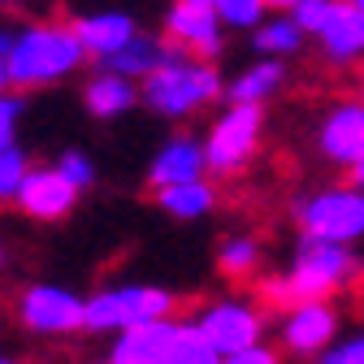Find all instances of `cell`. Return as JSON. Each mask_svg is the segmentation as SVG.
<instances>
[{
	"label": "cell",
	"instance_id": "8992f818",
	"mask_svg": "<svg viewBox=\"0 0 364 364\" xmlns=\"http://www.w3.org/2000/svg\"><path fill=\"white\" fill-rule=\"evenodd\" d=\"M200 144H204L208 178H239L256 161V152L264 144V109L260 105H230V100H221V109L208 122Z\"/></svg>",
	"mask_w": 364,
	"mask_h": 364
},
{
	"label": "cell",
	"instance_id": "4fadbf2b",
	"mask_svg": "<svg viewBox=\"0 0 364 364\" xmlns=\"http://www.w3.org/2000/svg\"><path fill=\"white\" fill-rule=\"evenodd\" d=\"M82 191L70 187V182L53 169V165H35L26 169V178L18 182V191H14V208L26 217V221H43V225H53V221H65L74 208H78Z\"/></svg>",
	"mask_w": 364,
	"mask_h": 364
},
{
	"label": "cell",
	"instance_id": "7c38bea8",
	"mask_svg": "<svg viewBox=\"0 0 364 364\" xmlns=\"http://www.w3.org/2000/svg\"><path fill=\"white\" fill-rule=\"evenodd\" d=\"M161 26H165V39L173 48L204 57V61H217L225 53V39H230V31L221 26V18L208 0H173L161 18Z\"/></svg>",
	"mask_w": 364,
	"mask_h": 364
},
{
	"label": "cell",
	"instance_id": "ac0fdd59",
	"mask_svg": "<svg viewBox=\"0 0 364 364\" xmlns=\"http://www.w3.org/2000/svg\"><path fill=\"white\" fill-rule=\"evenodd\" d=\"M152 200L165 217L173 221H204L217 213L221 204V187L217 178H187V182H165V187H152Z\"/></svg>",
	"mask_w": 364,
	"mask_h": 364
},
{
	"label": "cell",
	"instance_id": "484cf974",
	"mask_svg": "<svg viewBox=\"0 0 364 364\" xmlns=\"http://www.w3.org/2000/svg\"><path fill=\"white\" fill-rule=\"evenodd\" d=\"M26 117V91L14 87H0V148L18 139V126Z\"/></svg>",
	"mask_w": 364,
	"mask_h": 364
},
{
	"label": "cell",
	"instance_id": "603a6c76",
	"mask_svg": "<svg viewBox=\"0 0 364 364\" xmlns=\"http://www.w3.org/2000/svg\"><path fill=\"white\" fill-rule=\"evenodd\" d=\"M53 169L70 182V187H78L82 196L100 182V165H96V156L91 152H82V148H65V152H57V161H53Z\"/></svg>",
	"mask_w": 364,
	"mask_h": 364
},
{
	"label": "cell",
	"instance_id": "30bf717a",
	"mask_svg": "<svg viewBox=\"0 0 364 364\" xmlns=\"http://www.w3.org/2000/svg\"><path fill=\"white\" fill-rule=\"evenodd\" d=\"M14 316L31 338H74L82 334V295L61 282H31L14 299Z\"/></svg>",
	"mask_w": 364,
	"mask_h": 364
},
{
	"label": "cell",
	"instance_id": "e575fe53",
	"mask_svg": "<svg viewBox=\"0 0 364 364\" xmlns=\"http://www.w3.org/2000/svg\"><path fill=\"white\" fill-rule=\"evenodd\" d=\"M5 5H9V0H0V9H5Z\"/></svg>",
	"mask_w": 364,
	"mask_h": 364
},
{
	"label": "cell",
	"instance_id": "cb8c5ba5",
	"mask_svg": "<svg viewBox=\"0 0 364 364\" xmlns=\"http://www.w3.org/2000/svg\"><path fill=\"white\" fill-rule=\"evenodd\" d=\"M208 5L217 9V18H221L225 31H252L269 14L264 0H208Z\"/></svg>",
	"mask_w": 364,
	"mask_h": 364
},
{
	"label": "cell",
	"instance_id": "9c48e42d",
	"mask_svg": "<svg viewBox=\"0 0 364 364\" xmlns=\"http://www.w3.org/2000/svg\"><path fill=\"white\" fill-rule=\"evenodd\" d=\"M343 330V312L334 299H295L282 304L273 321V347L282 360H316Z\"/></svg>",
	"mask_w": 364,
	"mask_h": 364
},
{
	"label": "cell",
	"instance_id": "ffe728a7",
	"mask_svg": "<svg viewBox=\"0 0 364 364\" xmlns=\"http://www.w3.org/2000/svg\"><path fill=\"white\" fill-rule=\"evenodd\" d=\"M213 264L225 282H256L264 273V243L247 230H235V235H221L217 247H213Z\"/></svg>",
	"mask_w": 364,
	"mask_h": 364
},
{
	"label": "cell",
	"instance_id": "7a4b0ae2",
	"mask_svg": "<svg viewBox=\"0 0 364 364\" xmlns=\"http://www.w3.org/2000/svg\"><path fill=\"white\" fill-rule=\"evenodd\" d=\"M87 65V53L70 22L61 18H35L18 22L9 53H5V82L14 91H48L70 82Z\"/></svg>",
	"mask_w": 364,
	"mask_h": 364
},
{
	"label": "cell",
	"instance_id": "4316f807",
	"mask_svg": "<svg viewBox=\"0 0 364 364\" xmlns=\"http://www.w3.org/2000/svg\"><path fill=\"white\" fill-rule=\"evenodd\" d=\"M316 360H321V364H360L364 360V334L360 330H338V338L321 351V355H316Z\"/></svg>",
	"mask_w": 364,
	"mask_h": 364
},
{
	"label": "cell",
	"instance_id": "d590c367",
	"mask_svg": "<svg viewBox=\"0 0 364 364\" xmlns=\"http://www.w3.org/2000/svg\"><path fill=\"white\" fill-rule=\"evenodd\" d=\"M355 5H364V0H355Z\"/></svg>",
	"mask_w": 364,
	"mask_h": 364
},
{
	"label": "cell",
	"instance_id": "f1b7e54d",
	"mask_svg": "<svg viewBox=\"0 0 364 364\" xmlns=\"http://www.w3.org/2000/svg\"><path fill=\"white\" fill-rule=\"evenodd\" d=\"M9 39H14V26L0 22V61H5V53H9Z\"/></svg>",
	"mask_w": 364,
	"mask_h": 364
},
{
	"label": "cell",
	"instance_id": "2e32d148",
	"mask_svg": "<svg viewBox=\"0 0 364 364\" xmlns=\"http://www.w3.org/2000/svg\"><path fill=\"white\" fill-rule=\"evenodd\" d=\"M82 109L96 117V122H117L126 113L139 109V82L117 74V70H105L96 65L91 78L82 82Z\"/></svg>",
	"mask_w": 364,
	"mask_h": 364
},
{
	"label": "cell",
	"instance_id": "52a82bcc",
	"mask_svg": "<svg viewBox=\"0 0 364 364\" xmlns=\"http://www.w3.org/2000/svg\"><path fill=\"white\" fill-rule=\"evenodd\" d=\"M178 308V295L169 287H152V282H117V287H100L82 295V334L109 338L126 326L152 321Z\"/></svg>",
	"mask_w": 364,
	"mask_h": 364
},
{
	"label": "cell",
	"instance_id": "e0dca14e",
	"mask_svg": "<svg viewBox=\"0 0 364 364\" xmlns=\"http://www.w3.org/2000/svg\"><path fill=\"white\" fill-rule=\"evenodd\" d=\"M204 144H200V134H187V130H178L169 134V139L152 152L144 178H148V187H165V182H187V178H204Z\"/></svg>",
	"mask_w": 364,
	"mask_h": 364
},
{
	"label": "cell",
	"instance_id": "6da1fadb",
	"mask_svg": "<svg viewBox=\"0 0 364 364\" xmlns=\"http://www.w3.org/2000/svg\"><path fill=\"white\" fill-rule=\"evenodd\" d=\"M360 278V252L355 243H330V239H312L299 235L291 260L269 273L260 282V304H295V299H334L338 291L355 287Z\"/></svg>",
	"mask_w": 364,
	"mask_h": 364
},
{
	"label": "cell",
	"instance_id": "44dd1931",
	"mask_svg": "<svg viewBox=\"0 0 364 364\" xmlns=\"http://www.w3.org/2000/svg\"><path fill=\"white\" fill-rule=\"evenodd\" d=\"M173 53V43L165 39V35H152V31H134L126 43H122V48L117 53H109V57H100L96 65H105V70H117V74H126V78H134V82H139L148 70H156L165 57Z\"/></svg>",
	"mask_w": 364,
	"mask_h": 364
},
{
	"label": "cell",
	"instance_id": "f546056e",
	"mask_svg": "<svg viewBox=\"0 0 364 364\" xmlns=\"http://www.w3.org/2000/svg\"><path fill=\"white\" fill-rule=\"evenodd\" d=\"M9 273V247H5V239H0V278Z\"/></svg>",
	"mask_w": 364,
	"mask_h": 364
},
{
	"label": "cell",
	"instance_id": "5b68a950",
	"mask_svg": "<svg viewBox=\"0 0 364 364\" xmlns=\"http://www.w3.org/2000/svg\"><path fill=\"white\" fill-rule=\"evenodd\" d=\"M291 221L299 235L330 239V243H360L364 239V191L360 182H326V187L299 191L291 200Z\"/></svg>",
	"mask_w": 364,
	"mask_h": 364
},
{
	"label": "cell",
	"instance_id": "1f68e13d",
	"mask_svg": "<svg viewBox=\"0 0 364 364\" xmlns=\"http://www.w3.org/2000/svg\"><path fill=\"white\" fill-rule=\"evenodd\" d=\"M0 87H9V82H5V61H0Z\"/></svg>",
	"mask_w": 364,
	"mask_h": 364
},
{
	"label": "cell",
	"instance_id": "8fae6325",
	"mask_svg": "<svg viewBox=\"0 0 364 364\" xmlns=\"http://www.w3.org/2000/svg\"><path fill=\"white\" fill-rule=\"evenodd\" d=\"M312 144L326 165H334L351 182H360L364 178V105H360V96H343L316 117Z\"/></svg>",
	"mask_w": 364,
	"mask_h": 364
},
{
	"label": "cell",
	"instance_id": "7402d4cb",
	"mask_svg": "<svg viewBox=\"0 0 364 364\" xmlns=\"http://www.w3.org/2000/svg\"><path fill=\"white\" fill-rule=\"evenodd\" d=\"M252 48H256V57L295 61V57L308 48V35L295 26V18H291L287 9H269V14L252 26Z\"/></svg>",
	"mask_w": 364,
	"mask_h": 364
},
{
	"label": "cell",
	"instance_id": "9a60e30c",
	"mask_svg": "<svg viewBox=\"0 0 364 364\" xmlns=\"http://www.w3.org/2000/svg\"><path fill=\"white\" fill-rule=\"evenodd\" d=\"M287 78H291V61H282V57H256V61H247L235 78H221V100L269 109L273 100L282 96Z\"/></svg>",
	"mask_w": 364,
	"mask_h": 364
},
{
	"label": "cell",
	"instance_id": "277c9868",
	"mask_svg": "<svg viewBox=\"0 0 364 364\" xmlns=\"http://www.w3.org/2000/svg\"><path fill=\"white\" fill-rule=\"evenodd\" d=\"M334 70H355L364 57V5L355 0H299L287 9Z\"/></svg>",
	"mask_w": 364,
	"mask_h": 364
},
{
	"label": "cell",
	"instance_id": "3957f363",
	"mask_svg": "<svg viewBox=\"0 0 364 364\" xmlns=\"http://www.w3.org/2000/svg\"><path fill=\"white\" fill-rule=\"evenodd\" d=\"M217 100H221V70L182 48H173L156 70L139 78V105L161 122H191Z\"/></svg>",
	"mask_w": 364,
	"mask_h": 364
},
{
	"label": "cell",
	"instance_id": "d6986e66",
	"mask_svg": "<svg viewBox=\"0 0 364 364\" xmlns=\"http://www.w3.org/2000/svg\"><path fill=\"white\" fill-rule=\"evenodd\" d=\"M70 26H74V35H78V43H82L87 61H100V57L117 53L122 43H126L134 31H139V22H134L130 14H122V9H96V14H82V18H74Z\"/></svg>",
	"mask_w": 364,
	"mask_h": 364
},
{
	"label": "cell",
	"instance_id": "5bb4252c",
	"mask_svg": "<svg viewBox=\"0 0 364 364\" xmlns=\"http://www.w3.org/2000/svg\"><path fill=\"white\" fill-rule=\"evenodd\" d=\"M173 334H178V312L126 326V330L109 334L105 360L109 364H169L173 360Z\"/></svg>",
	"mask_w": 364,
	"mask_h": 364
},
{
	"label": "cell",
	"instance_id": "4dcf8cb0",
	"mask_svg": "<svg viewBox=\"0 0 364 364\" xmlns=\"http://www.w3.org/2000/svg\"><path fill=\"white\" fill-rule=\"evenodd\" d=\"M269 9H291V5H299V0H264Z\"/></svg>",
	"mask_w": 364,
	"mask_h": 364
},
{
	"label": "cell",
	"instance_id": "83f0119b",
	"mask_svg": "<svg viewBox=\"0 0 364 364\" xmlns=\"http://www.w3.org/2000/svg\"><path fill=\"white\" fill-rule=\"evenodd\" d=\"M282 360V351L273 347V343H264V338H256V343H247V347H239L225 364H278Z\"/></svg>",
	"mask_w": 364,
	"mask_h": 364
},
{
	"label": "cell",
	"instance_id": "d4e9b609",
	"mask_svg": "<svg viewBox=\"0 0 364 364\" xmlns=\"http://www.w3.org/2000/svg\"><path fill=\"white\" fill-rule=\"evenodd\" d=\"M26 169H31V152H26L18 139L0 148V204H9V200H14L18 182L26 178Z\"/></svg>",
	"mask_w": 364,
	"mask_h": 364
},
{
	"label": "cell",
	"instance_id": "ba28073f",
	"mask_svg": "<svg viewBox=\"0 0 364 364\" xmlns=\"http://www.w3.org/2000/svg\"><path fill=\"white\" fill-rule=\"evenodd\" d=\"M191 321H196V330L204 334V343L213 347L217 364H225L239 347H247V343H256V338L269 334V321H264L260 299L239 295V291L217 295V299H204V304L196 308Z\"/></svg>",
	"mask_w": 364,
	"mask_h": 364
},
{
	"label": "cell",
	"instance_id": "836d02e7",
	"mask_svg": "<svg viewBox=\"0 0 364 364\" xmlns=\"http://www.w3.org/2000/svg\"><path fill=\"white\" fill-rule=\"evenodd\" d=\"M9 5H31V0H9Z\"/></svg>",
	"mask_w": 364,
	"mask_h": 364
},
{
	"label": "cell",
	"instance_id": "d6a6232c",
	"mask_svg": "<svg viewBox=\"0 0 364 364\" xmlns=\"http://www.w3.org/2000/svg\"><path fill=\"white\" fill-rule=\"evenodd\" d=\"M9 360H14V355H9V351H0V364H9Z\"/></svg>",
	"mask_w": 364,
	"mask_h": 364
}]
</instances>
